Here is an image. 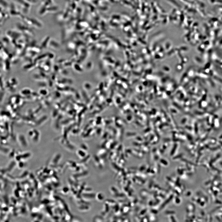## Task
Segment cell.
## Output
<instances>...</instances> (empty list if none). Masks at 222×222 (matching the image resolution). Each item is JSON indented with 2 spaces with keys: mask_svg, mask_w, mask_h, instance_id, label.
Returning a JSON list of instances; mask_svg holds the SVG:
<instances>
[{
  "mask_svg": "<svg viewBox=\"0 0 222 222\" xmlns=\"http://www.w3.org/2000/svg\"><path fill=\"white\" fill-rule=\"evenodd\" d=\"M1 26L4 24L5 21L9 18L10 15L9 13L7 12L4 9L1 7Z\"/></svg>",
  "mask_w": 222,
  "mask_h": 222,
  "instance_id": "4",
  "label": "cell"
},
{
  "mask_svg": "<svg viewBox=\"0 0 222 222\" xmlns=\"http://www.w3.org/2000/svg\"><path fill=\"white\" fill-rule=\"evenodd\" d=\"M53 0H44L38 12L40 15H43L48 12H55L57 10V6L53 5Z\"/></svg>",
  "mask_w": 222,
  "mask_h": 222,
  "instance_id": "1",
  "label": "cell"
},
{
  "mask_svg": "<svg viewBox=\"0 0 222 222\" xmlns=\"http://www.w3.org/2000/svg\"><path fill=\"white\" fill-rule=\"evenodd\" d=\"M1 2H2V3L1 2V6L2 5L3 8H6L8 7V3L5 0H1Z\"/></svg>",
  "mask_w": 222,
  "mask_h": 222,
  "instance_id": "5",
  "label": "cell"
},
{
  "mask_svg": "<svg viewBox=\"0 0 222 222\" xmlns=\"http://www.w3.org/2000/svg\"><path fill=\"white\" fill-rule=\"evenodd\" d=\"M9 13L10 16L19 17L21 19H23L25 16L20 12V11L13 4H11L9 6Z\"/></svg>",
  "mask_w": 222,
  "mask_h": 222,
  "instance_id": "3",
  "label": "cell"
},
{
  "mask_svg": "<svg viewBox=\"0 0 222 222\" xmlns=\"http://www.w3.org/2000/svg\"><path fill=\"white\" fill-rule=\"evenodd\" d=\"M23 19L25 24L31 27L40 28L43 27V24L36 18L25 16Z\"/></svg>",
  "mask_w": 222,
  "mask_h": 222,
  "instance_id": "2",
  "label": "cell"
},
{
  "mask_svg": "<svg viewBox=\"0 0 222 222\" xmlns=\"http://www.w3.org/2000/svg\"><path fill=\"white\" fill-rule=\"evenodd\" d=\"M29 3H35L36 2L37 0H26Z\"/></svg>",
  "mask_w": 222,
  "mask_h": 222,
  "instance_id": "6",
  "label": "cell"
}]
</instances>
